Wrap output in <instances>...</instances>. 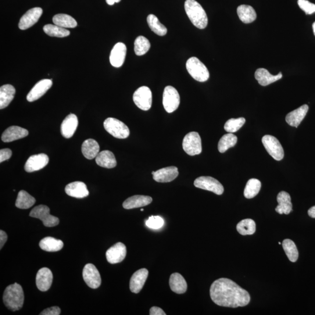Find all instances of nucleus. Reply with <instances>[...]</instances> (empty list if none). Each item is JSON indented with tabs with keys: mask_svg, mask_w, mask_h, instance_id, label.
I'll return each instance as SVG.
<instances>
[{
	"mask_svg": "<svg viewBox=\"0 0 315 315\" xmlns=\"http://www.w3.org/2000/svg\"><path fill=\"white\" fill-rule=\"evenodd\" d=\"M186 66L188 73L195 80L203 82L209 80L210 73L208 69L197 57L190 58Z\"/></svg>",
	"mask_w": 315,
	"mask_h": 315,
	"instance_id": "20e7f679",
	"label": "nucleus"
},
{
	"mask_svg": "<svg viewBox=\"0 0 315 315\" xmlns=\"http://www.w3.org/2000/svg\"><path fill=\"white\" fill-rule=\"evenodd\" d=\"M246 122L245 118L239 117L238 119H231L225 124L224 129L229 133H234L238 131Z\"/></svg>",
	"mask_w": 315,
	"mask_h": 315,
	"instance_id": "37998d69",
	"label": "nucleus"
},
{
	"mask_svg": "<svg viewBox=\"0 0 315 315\" xmlns=\"http://www.w3.org/2000/svg\"><path fill=\"white\" fill-rule=\"evenodd\" d=\"M186 14L192 23L200 30H203L208 24V18L202 6L195 0H186L185 3Z\"/></svg>",
	"mask_w": 315,
	"mask_h": 315,
	"instance_id": "f03ea898",
	"label": "nucleus"
},
{
	"mask_svg": "<svg viewBox=\"0 0 315 315\" xmlns=\"http://www.w3.org/2000/svg\"><path fill=\"white\" fill-rule=\"evenodd\" d=\"M182 146L184 151L189 155L195 156L201 153L202 139L198 132L192 131L186 134Z\"/></svg>",
	"mask_w": 315,
	"mask_h": 315,
	"instance_id": "423d86ee",
	"label": "nucleus"
},
{
	"mask_svg": "<svg viewBox=\"0 0 315 315\" xmlns=\"http://www.w3.org/2000/svg\"><path fill=\"white\" fill-rule=\"evenodd\" d=\"M237 14L240 20L245 24H250L255 21L257 18L255 10L252 7L241 5L238 7Z\"/></svg>",
	"mask_w": 315,
	"mask_h": 315,
	"instance_id": "473e14b6",
	"label": "nucleus"
},
{
	"mask_svg": "<svg viewBox=\"0 0 315 315\" xmlns=\"http://www.w3.org/2000/svg\"><path fill=\"white\" fill-rule=\"evenodd\" d=\"M39 246L45 251L49 252H58L62 249L64 243L62 241L53 237L44 238L39 242Z\"/></svg>",
	"mask_w": 315,
	"mask_h": 315,
	"instance_id": "2f4dec72",
	"label": "nucleus"
},
{
	"mask_svg": "<svg viewBox=\"0 0 315 315\" xmlns=\"http://www.w3.org/2000/svg\"><path fill=\"white\" fill-rule=\"evenodd\" d=\"M255 77L260 85L267 86L280 80L282 77V75L280 73L277 76H273L268 72L267 70L260 68L256 71Z\"/></svg>",
	"mask_w": 315,
	"mask_h": 315,
	"instance_id": "bb28decb",
	"label": "nucleus"
},
{
	"mask_svg": "<svg viewBox=\"0 0 315 315\" xmlns=\"http://www.w3.org/2000/svg\"><path fill=\"white\" fill-rule=\"evenodd\" d=\"M282 248L291 262H296L298 259L299 253L295 243L292 240L286 239L282 243Z\"/></svg>",
	"mask_w": 315,
	"mask_h": 315,
	"instance_id": "e433bc0d",
	"label": "nucleus"
},
{
	"mask_svg": "<svg viewBox=\"0 0 315 315\" xmlns=\"http://www.w3.org/2000/svg\"><path fill=\"white\" fill-rule=\"evenodd\" d=\"M44 31L46 34L52 37L64 38L69 36L70 32L56 25L48 24L44 27Z\"/></svg>",
	"mask_w": 315,
	"mask_h": 315,
	"instance_id": "ea45409f",
	"label": "nucleus"
},
{
	"mask_svg": "<svg viewBox=\"0 0 315 315\" xmlns=\"http://www.w3.org/2000/svg\"><path fill=\"white\" fill-rule=\"evenodd\" d=\"M30 216L41 220L45 227H53L59 224L58 218L50 214V209L45 205H39L32 210Z\"/></svg>",
	"mask_w": 315,
	"mask_h": 315,
	"instance_id": "0eeeda50",
	"label": "nucleus"
},
{
	"mask_svg": "<svg viewBox=\"0 0 315 315\" xmlns=\"http://www.w3.org/2000/svg\"><path fill=\"white\" fill-rule=\"evenodd\" d=\"M36 203V200L28 192L21 191L18 195L16 203V206L20 209H28L33 206Z\"/></svg>",
	"mask_w": 315,
	"mask_h": 315,
	"instance_id": "72a5a7b5",
	"label": "nucleus"
},
{
	"mask_svg": "<svg viewBox=\"0 0 315 315\" xmlns=\"http://www.w3.org/2000/svg\"><path fill=\"white\" fill-rule=\"evenodd\" d=\"M3 301L7 308L17 311L22 308L24 302V293L19 284L14 283L7 287L4 292Z\"/></svg>",
	"mask_w": 315,
	"mask_h": 315,
	"instance_id": "7ed1b4c3",
	"label": "nucleus"
},
{
	"mask_svg": "<svg viewBox=\"0 0 315 315\" xmlns=\"http://www.w3.org/2000/svg\"><path fill=\"white\" fill-rule=\"evenodd\" d=\"M78 120L76 114H70L61 125V133L64 138L72 137L78 127Z\"/></svg>",
	"mask_w": 315,
	"mask_h": 315,
	"instance_id": "412c9836",
	"label": "nucleus"
},
{
	"mask_svg": "<svg viewBox=\"0 0 315 315\" xmlns=\"http://www.w3.org/2000/svg\"><path fill=\"white\" fill-rule=\"evenodd\" d=\"M28 134L29 132L26 128L13 126L3 132L2 139L3 142H10L26 137Z\"/></svg>",
	"mask_w": 315,
	"mask_h": 315,
	"instance_id": "b1692460",
	"label": "nucleus"
},
{
	"mask_svg": "<svg viewBox=\"0 0 315 315\" xmlns=\"http://www.w3.org/2000/svg\"><path fill=\"white\" fill-rule=\"evenodd\" d=\"M150 315H166L164 311L159 307L153 306L150 309Z\"/></svg>",
	"mask_w": 315,
	"mask_h": 315,
	"instance_id": "09e8293b",
	"label": "nucleus"
},
{
	"mask_svg": "<svg viewBox=\"0 0 315 315\" xmlns=\"http://www.w3.org/2000/svg\"><path fill=\"white\" fill-rule=\"evenodd\" d=\"M16 89L13 85L7 84L0 88V109L6 108L12 102L16 94Z\"/></svg>",
	"mask_w": 315,
	"mask_h": 315,
	"instance_id": "c756f323",
	"label": "nucleus"
},
{
	"mask_svg": "<svg viewBox=\"0 0 315 315\" xmlns=\"http://www.w3.org/2000/svg\"><path fill=\"white\" fill-rule=\"evenodd\" d=\"M308 110L309 106L307 105H303L299 107V108L292 111L286 116V122L289 126L298 127L305 118Z\"/></svg>",
	"mask_w": 315,
	"mask_h": 315,
	"instance_id": "4be33fe9",
	"label": "nucleus"
},
{
	"mask_svg": "<svg viewBox=\"0 0 315 315\" xmlns=\"http://www.w3.org/2000/svg\"><path fill=\"white\" fill-rule=\"evenodd\" d=\"M146 20L150 29L156 35L163 37L167 34V28L160 22L155 16L150 14Z\"/></svg>",
	"mask_w": 315,
	"mask_h": 315,
	"instance_id": "4c0bfd02",
	"label": "nucleus"
},
{
	"mask_svg": "<svg viewBox=\"0 0 315 315\" xmlns=\"http://www.w3.org/2000/svg\"><path fill=\"white\" fill-rule=\"evenodd\" d=\"M65 192L67 195L77 199L84 198L89 195L87 185L82 182H74L67 185Z\"/></svg>",
	"mask_w": 315,
	"mask_h": 315,
	"instance_id": "5701e85b",
	"label": "nucleus"
},
{
	"mask_svg": "<svg viewBox=\"0 0 315 315\" xmlns=\"http://www.w3.org/2000/svg\"><path fill=\"white\" fill-rule=\"evenodd\" d=\"M210 293L213 301L221 306L234 308L245 306L250 300L249 292L228 278H221L215 281L211 286Z\"/></svg>",
	"mask_w": 315,
	"mask_h": 315,
	"instance_id": "f257e3e1",
	"label": "nucleus"
},
{
	"mask_svg": "<svg viewBox=\"0 0 315 315\" xmlns=\"http://www.w3.org/2000/svg\"><path fill=\"white\" fill-rule=\"evenodd\" d=\"M105 129L114 137L119 139L126 138L130 135L129 128L122 121L109 117L103 123Z\"/></svg>",
	"mask_w": 315,
	"mask_h": 315,
	"instance_id": "39448f33",
	"label": "nucleus"
},
{
	"mask_svg": "<svg viewBox=\"0 0 315 315\" xmlns=\"http://www.w3.org/2000/svg\"><path fill=\"white\" fill-rule=\"evenodd\" d=\"M121 0H106L107 5L113 6L114 3H119Z\"/></svg>",
	"mask_w": 315,
	"mask_h": 315,
	"instance_id": "603ef678",
	"label": "nucleus"
},
{
	"mask_svg": "<svg viewBox=\"0 0 315 315\" xmlns=\"http://www.w3.org/2000/svg\"><path fill=\"white\" fill-rule=\"evenodd\" d=\"M307 213H308L309 217L315 218V206L311 207L308 211H307Z\"/></svg>",
	"mask_w": 315,
	"mask_h": 315,
	"instance_id": "3c124183",
	"label": "nucleus"
},
{
	"mask_svg": "<svg viewBox=\"0 0 315 315\" xmlns=\"http://www.w3.org/2000/svg\"><path fill=\"white\" fill-rule=\"evenodd\" d=\"M148 276V271L141 268L132 274L130 281V289L132 292L138 293L141 291Z\"/></svg>",
	"mask_w": 315,
	"mask_h": 315,
	"instance_id": "aec40b11",
	"label": "nucleus"
},
{
	"mask_svg": "<svg viewBox=\"0 0 315 315\" xmlns=\"http://www.w3.org/2000/svg\"><path fill=\"white\" fill-rule=\"evenodd\" d=\"M152 202L150 196L135 195L128 198L123 203V208L127 210L139 208V207L148 206Z\"/></svg>",
	"mask_w": 315,
	"mask_h": 315,
	"instance_id": "393cba45",
	"label": "nucleus"
},
{
	"mask_svg": "<svg viewBox=\"0 0 315 315\" xmlns=\"http://www.w3.org/2000/svg\"><path fill=\"white\" fill-rule=\"evenodd\" d=\"M236 230L242 235H253L256 232L255 222L252 219L243 220L237 224Z\"/></svg>",
	"mask_w": 315,
	"mask_h": 315,
	"instance_id": "a19ab883",
	"label": "nucleus"
},
{
	"mask_svg": "<svg viewBox=\"0 0 315 315\" xmlns=\"http://www.w3.org/2000/svg\"><path fill=\"white\" fill-rule=\"evenodd\" d=\"M144 211V209H141V211Z\"/></svg>",
	"mask_w": 315,
	"mask_h": 315,
	"instance_id": "5fc2aeb1",
	"label": "nucleus"
},
{
	"mask_svg": "<svg viewBox=\"0 0 315 315\" xmlns=\"http://www.w3.org/2000/svg\"><path fill=\"white\" fill-rule=\"evenodd\" d=\"M238 141V138L233 133L225 134L218 142V149L221 153L226 152L229 148L233 147Z\"/></svg>",
	"mask_w": 315,
	"mask_h": 315,
	"instance_id": "c9c22d12",
	"label": "nucleus"
},
{
	"mask_svg": "<svg viewBox=\"0 0 315 315\" xmlns=\"http://www.w3.org/2000/svg\"><path fill=\"white\" fill-rule=\"evenodd\" d=\"M150 47L151 44L148 39L142 36H139L136 38L134 42V52L136 55L139 56L144 55L149 51Z\"/></svg>",
	"mask_w": 315,
	"mask_h": 315,
	"instance_id": "79ce46f5",
	"label": "nucleus"
},
{
	"mask_svg": "<svg viewBox=\"0 0 315 315\" xmlns=\"http://www.w3.org/2000/svg\"><path fill=\"white\" fill-rule=\"evenodd\" d=\"M13 154L12 151L9 148H5L1 149L0 151V163L8 160L12 157Z\"/></svg>",
	"mask_w": 315,
	"mask_h": 315,
	"instance_id": "de8ad7c7",
	"label": "nucleus"
},
{
	"mask_svg": "<svg viewBox=\"0 0 315 315\" xmlns=\"http://www.w3.org/2000/svg\"><path fill=\"white\" fill-rule=\"evenodd\" d=\"M278 205L275 208L276 212L280 214H289L292 210L291 196L287 192L282 191L277 197Z\"/></svg>",
	"mask_w": 315,
	"mask_h": 315,
	"instance_id": "a878e982",
	"label": "nucleus"
},
{
	"mask_svg": "<svg viewBox=\"0 0 315 315\" xmlns=\"http://www.w3.org/2000/svg\"><path fill=\"white\" fill-rule=\"evenodd\" d=\"M262 143L266 151L275 160L283 159L284 152L280 141L273 135H266L262 138Z\"/></svg>",
	"mask_w": 315,
	"mask_h": 315,
	"instance_id": "1a4fd4ad",
	"label": "nucleus"
},
{
	"mask_svg": "<svg viewBox=\"0 0 315 315\" xmlns=\"http://www.w3.org/2000/svg\"><path fill=\"white\" fill-rule=\"evenodd\" d=\"M312 28H313V33H314V35H315V22L313 24Z\"/></svg>",
	"mask_w": 315,
	"mask_h": 315,
	"instance_id": "864d4df0",
	"label": "nucleus"
},
{
	"mask_svg": "<svg viewBox=\"0 0 315 315\" xmlns=\"http://www.w3.org/2000/svg\"><path fill=\"white\" fill-rule=\"evenodd\" d=\"M163 105L168 113H173L180 104V96L176 89L172 86L165 88L163 94Z\"/></svg>",
	"mask_w": 315,
	"mask_h": 315,
	"instance_id": "9d476101",
	"label": "nucleus"
},
{
	"mask_svg": "<svg viewBox=\"0 0 315 315\" xmlns=\"http://www.w3.org/2000/svg\"><path fill=\"white\" fill-rule=\"evenodd\" d=\"M43 10L40 7H35L28 10L21 17L19 27L21 30H26L38 22L42 15Z\"/></svg>",
	"mask_w": 315,
	"mask_h": 315,
	"instance_id": "4468645a",
	"label": "nucleus"
},
{
	"mask_svg": "<svg viewBox=\"0 0 315 315\" xmlns=\"http://www.w3.org/2000/svg\"><path fill=\"white\" fill-rule=\"evenodd\" d=\"M153 180L160 183H168L173 181L179 175L178 168L169 167L162 168L152 173Z\"/></svg>",
	"mask_w": 315,
	"mask_h": 315,
	"instance_id": "f3484780",
	"label": "nucleus"
},
{
	"mask_svg": "<svg viewBox=\"0 0 315 315\" xmlns=\"http://www.w3.org/2000/svg\"><path fill=\"white\" fill-rule=\"evenodd\" d=\"M49 161V156L45 153L31 156L25 165V170L27 173L41 170L47 166Z\"/></svg>",
	"mask_w": 315,
	"mask_h": 315,
	"instance_id": "dca6fc26",
	"label": "nucleus"
},
{
	"mask_svg": "<svg viewBox=\"0 0 315 315\" xmlns=\"http://www.w3.org/2000/svg\"><path fill=\"white\" fill-rule=\"evenodd\" d=\"M99 149L98 142L91 138L85 140L81 147L82 154L88 160L95 159L99 153Z\"/></svg>",
	"mask_w": 315,
	"mask_h": 315,
	"instance_id": "7c9ffc66",
	"label": "nucleus"
},
{
	"mask_svg": "<svg viewBox=\"0 0 315 315\" xmlns=\"http://www.w3.org/2000/svg\"><path fill=\"white\" fill-rule=\"evenodd\" d=\"M170 286L172 291L182 294L187 291L188 284L185 279L180 273H175L171 275Z\"/></svg>",
	"mask_w": 315,
	"mask_h": 315,
	"instance_id": "cd10ccee",
	"label": "nucleus"
},
{
	"mask_svg": "<svg viewBox=\"0 0 315 315\" xmlns=\"http://www.w3.org/2000/svg\"><path fill=\"white\" fill-rule=\"evenodd\" d=\"M52 81L49 79H44L39 81L29 92L27 101L32 102L41 98L52 87Z\"/></svg>",
	"mask_w": 315,
	"mask_h": 315,
	"instance_id": "2eb2a0df",
	"label": "nucleus"
},
{
	"mask_svg": "<svg viewBox=\"0 0 315 315\" xmlns=\"http://www.w3.org/2000/svg\"><path fill=\"white\" fill-rule=\"evenodd\" d=\"M52 272L49 268L44 267L38 272L36 277V284L41 291H48L51 288L53 282Z\"/></svg>",
	"mask_w": 315,
	"mask_h": 315,
	"instance_id": "6ab92c4d",
	"label": "nucleus"
},
{
	"mask_svg": "<svg viewBox=\"0 0 315 315\" xmlns=\"http://www.w3.org/2000/svg\"><path fill=\"white\" fill-rule=\"evenodd\" d=\"M54 24L64 28H74L77 26L76 20L70 16L64 14H57L53 18Z\"/></svg>",
	"mask_w": 315,
	"mask_h": 315,
	"instance_id": "f704fd0d",
	"label": "nucleus"
},
{
	"mask_svg": "<svg viewBox=\"0 0 315 315\" xmlns=\"http://www.w3.org/2000/svg\"><path fill=\"white\" fill-rule=\"evenodd\" d=\"M126 254V246L123 243L118 242L107 250L106 259L110 264L119 263L125 259Z\"/></svg>",
	"mask_w": 315,
	"mask_h": 315,
	"instance_id": "ddd939ff",
	"label": "nucleus"
},
{
	"mask_svg": "<svg viewBox=\"0 0 315 315\" xmlns=\"http://www.w3.org/2000/svg\"><path fill=\"white\" fill-rule=\"evenodd\" d=\"M7 236L6 232L3 230L0 231V249H2L7 241Z\"/></svg>",
	"mask_w": 315,
	"mask_h": 315,
	"instance_id": "8fccbe9b",
	"label": "nucleus"
},
{
	"mask_svg": "<svg viewBox=\"0 0 315 315\" xmlns=\"http://www.w3.org/2000/svg\"><path fill=\"white\" fill-rule=\"evenodd\" d=\"M61 313V310L58 306H53L49 307L43 310L40 313L41 315H59Z\"/></svg>",
	"mask_w": 315,
	"mask_h": 315,
	"instance_id": "49530a36",
	"label": "nucleus"
},
{
	"mask_svg": "<svg viewBox=\"0 0 315 315\" xmlns=\"http://www.w3.org/2000/svg\"><path fill=\"white\" fill-rule=\"evenodd\" d=\"M95 161L99 166L108 169L115 167L117 165L116 158L113 153L108 150L99 152L95 158Z\"/></svg>",
	"mask_w": 315,
	"mask_h": 315,
	"instance_id": "c85d7f7f",
	"label": "nucleus"
},
{
	"mask_svg": "<svg viewBox=\"0 0 315 315\" xmlns=\"http://www.w3.org/2000/svg\"><path fill=\"white\" fill-rule=\"evenodd\" d=\"M298 5L307 15H310L315 13V5L307 0H298Z\"/></svg>",
	"mask_w": 315,
	"mask_h": 315,
	"instance_id": "a18cd8bd",
	"label": "nucleus"
},
{
	"mask_svg": "<svg viewBox=\"0 0 315 315\" xmlns=\"http://www.w3.org/2000/svg\"><path fill=\"white\" fill-rule=\"evenodd\" d=\"M260 181L256 179H251L247 182L245 189L244 190V196L246 199H252L258 194L260 191Z\"/></svg>",
	"mask_w": 315,
	"mask_h": 315,
	"instance_id": "58836bf2",
	"label": "nucleus"
},
{
	"mask_svg": "<svg viewBox=\"0 0 315 315\" xmlns=\"http://www.w3.org/2000/svg\"><path fill=\"white\" fill-rule=\"evenodd\" d=\"M126 46L123 43H117L114 45L109 57L112 66L116 68L122 66L126 58Z\"/></svg>",
	"mask_w": 315,
	"mask_h": 315,
	"instance_id": "a211bd4d",
	"label": "nucleus"
},
{
	"mask_svg": "<svg viewBox=\"0 0 315 315\" xmlns=\"http://www.w3.org/2000/svg\"><path fill=\"white\" fill-rule=\"evenodd\" d=\"M82 276L85 283L92 289L98 288L101 284V275L94 264L88 263L85 265L82 272Z\"/></svg>",
	"mask_w": 315,
	"mask_h": 315,
	"instance_id": "f8f14e48",
	"label": "nucleus"
},
{
	"mask_svg": "<svg viewBox=\"0 0 315 315\" xmlns=\"http://www.w3.org/2000/svg\"><path fill=\"white\" fill-rule=\"evenodd\" d=\"M133 101L136 106L142 110H148L151 108L152 95L151 89L148 87L142 86L135 91Z\"/></svg>",
	"mask_w": 315,
	"mask_h": 315,
	"instance_id": "6e6552de",
	"label": "nucleus"
},
{
	"mask_svg": "<svg viewBox=\"0 0 315 315\" xmlns=\"http://www.w3.org/2000/svg\"><path fill=\"white\" fill-rule=\"evenodd\" d=\"M195 187L212 192L217 195H221L224 191L223 186L216 179L210 177H201L194 182Z\"/></svg>",
	"mask_w": 315,
	"mask_h": 315,
	"instance_id": "9b49d317",
	"label": "nucleus"
},
{
	"mask_svg": "<svg viewBox=\"0 0 315 315\" xmlns=\"http://www.w3.org/2000/svg\"><path fill=\"white\" fill-rule=\"evenodd\" d=\"M164 221L160 216H151L146 221V225L149 228L158 230L163 226Z\"/></svg>",
	"mask_w": 315,
	"mask_h": 315,
	"instance_id": "c03bdc74",
	"label": "nucleus"
}]
</instances>
